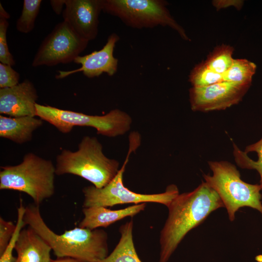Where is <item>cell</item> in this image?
Instances as JSON below:
<instances>
[{"mask_svg":"<svg viewBox=\"0 0 262 262\" xmlns=\"http://www.w3.org/2000/svg\"><path fill=\"white\" fill-rule=\"evenodd\" d=\"M50 1L53 11L57 14H60L63 6L65 5V0H53Z\"/></svg>","mask_w":262,"mask_h":262,"instance_id":"obj_28","label":"cell"},{"mask_svg":"<svg viewBox=\"0 0 262 262\" xmlns=\"http://www.w3.org/2000/svg\"><path fill=\"white\" fill-rule=\"evenodd\" d=\"M101 11L102 0H65L62 15L64 21L89 41L97 36Z\"/></svg>","mask_w":262,"mask_h":262,"instance_id":"obj_11","label":"cell"},{"mask_svg":"<svg viewBox=\"0 0 262 262\" xmlns=\"http://www.w3.org/2000/svg\"><path fill=\"white\" fill-rule=\"evenodd\" d=\"M38 98L33 84L27 79L14 86L0 88V114L10 117H35Z\"/></svg>","mask_w":262,"mask_h":262,"instance_id":"obj_13","label":"cell"},{"mask_svg":"<svg viewBox=\"0 0 262 262\" xmlns=\"http://www.w3.org/2000/svg\"><path fill=\"white\" fill-rule=\"evenodd\" d=\"M88 42L67 23L63 21L57 24L43 41L34 56L32 66H53L74 62L86 49Z\"/></svg>","mask_w":262,"mask_h":262,"instance_id":"obj_9","label":"cell"},{"mask_svg":"<svg viewBox=\"0 0 262 262\" xmlns=\"http://www.w3.org/2000/svg\"><path fill=\"white\" fill-rule=\"evenodd\" d=\"M249 87L226 81L189 89L191 108L194 112L225 110L239 103Z\"/></svg>","mask_w":262,"mask_h":262,"instance_id":"obj_10","label":"cell"},{"mask_svg":"<svg viewBox=\"0 0 262 262\" xmlns=\"http://www.w3.org/2000/svg\"><path fill=\"white\" fill-rule=\"evenodd\" d=\"M213 175L204 174L206 182L219 195L230 221L239 208L249 207L262 214V188L243 181L236 166L227 161H209Z\"/></svg>","mask_w":262,"mask_h":262,"instance_id":"obj_6","label":"cell"},{"mask_svg":"<svg viewBox=\"0 0 262 262\" xmlns=\"http://www.w3.org/2000/svg\"><path fill=\"white\" fill-rule=\"evenodd\" d=\"M9 18L10 15L0 3V61L2 64L13 66L15 65V61L9 50L6 37Z\"/></svg>","mask_w":262,"mask_h":262,"instance_id":"obj_23","label":"cell"},{"mask_svg":"<svg viewBox=\"0 0 262 262\" xmlns=\"http://www.w3.org/2000/svg\"><path fill=\"white\" fill-rule=\"evenodd\" d=\"M16 228L12 221H6L0 217V255L6 249Z\"/></svg>","mask_w":262,"mask_h":262,"instance_id":"obj_25","label":"cell"},{"mask_svg":"<svg viewBox=\"0 0 262 262\" xmlns=\"http://www.w3.org/2000/svg\"><path fill=\"white\" fill-rule=\"evenodd\" d=\"M50 262H83L70 257L57 258L56 260H51Z\"/></svg>","mask_w":262,"mask_h":262,"instance_id":"obj_29","label":"cell"},{"mask_svg":"<svg viewBox=\"0 0 262 262\" xmlns=\"http://www.w3.org/2000/svg\"><path fill=\"white\" fill-rule=\"evenodd\" d=\"M256 69V65L248 60L234 59L230 67L223 75V81L250 87Z\"/></svg>","mask_w":262,"mask_h":262,"instance_id":"obj_19","label":"cell"},{"mask_svg":"<svg viewBox=\"0 0 262 262\" xmlns=\"http://www.w3.org/2000/svg\"><path fill=\"white\" fill-rule=\"evenodd\" d=\"M133 221L125 223L119 228L121 237L112 252L104 259L97 262H142L133 243Z\"/></svg>","mask_w":262,"mask_h":262,"instance_id":"obj_17","label":"cell"},{"mask_svg":"<svg viewBox=\"0 0 262 262\" xmlns=\"http://www.w3.org/2000/svg\"><path fill=\"white\" fill-rule=\"evenodd\" d=\"M212 3L217 11L230 7H234L239 10L243 7L244 2L242 0H214Z\"/></svg>","mask_w":262,"mask_h":262,"instance_id":"obj_27","label":"cell"},{"mask_svg":"<svg viewBox=\"0 0 262 262\" xmlns=\"http://www.w3.org/2000/svg\"><path fill=\"white\" fill-rule=\"evenodd\" d=\"M223 81V75L213 71L204 62L196 65L189 75V81L193 87H206Z\"/></svg>","mask_w":262,"mask_h":262,"instance_id":"obj_21","label":"cell"},{"mask_svg":"<svg viewBox=\"0 0 262 262\" xmlns=\"http://www.w3.org/2000/svg\"><path fill=\"white\" fill-rule=\"evenodd\" d=\"M36 116L54 126L59 131L70 132L75 126L95 129L98 134L115 137L125 134L131 128L132 118L118 109L102 115H89L36 104Z\"/></svg>","mask_w":262,"mask_h":262,"instance_id":"obj_7","label":"cell"},{"mask_svg":"<svg viewBox=\"0 0 262 262\" xmlns=\"http://www.w3.org/2000/svg\"><path fill=\"white\" fill-rule=\"evenodd\" d=\"M146 206V203H142L117 210H112L103 206L83 208L84 217L79 223V227L91 230L100 227L106 228L126 217H132L138 214Z\"/></svg>","mask_w":262,"mask_h":262,"instance_id":"obj_15","label":"cell"},{"mask_svg":"<svg viewBox=\"0 0 262 262\" xmlns=\"http://www.w3.org/2000/svg\"><path fill=\"white\" fill-rule=\"evenodd\" d=\"M24 226L28 225L43 238L57 258L70 257L83 262H97L108 255L107 233L102 229L75 227L61 234L53 231L46 224L39 206L25 207Z\"/></svg>","mask_w":262,"mask_h":262,"instance_id":"obj_2","label":"cell"},{"mask_svg":"<svg viewBox=\"0 0 262 262\" xmlns=\"http://www.w3.org/2000/svg\"><path fill=\"white\" fill-rule=\"evenodd\" d=\"M233 155L236 163L242 168L255 169L260 175L262 188V137L257 142L247 146L245 151L233 144Z\"/></svg>","mask_w":262,"mask_h":262,"instance_id":"obj_18","label":"cell"},{"mask_svg":"<svg viewBox=\"0 0 262 262\" xmlns=\"http://www.w3.org/2000/svg\"><path fill=\"white\" fill-rule=\"evenodd\" d=\"M43 125V120L33 116L0 115V137L22 144L30 141L33 131Z\"/></svg>","mask_w":262,"mask_h":262,"instance_id":"obj_16","label":"cell"},{"mask_svg":"<svg viewBox=\"0 0 262 262\" xmlns=\"http://www.w3.org/2000/svg\"><path fill=\"white\" fill-rule=\"evenodd\" d=\"M24 227L23 222L22 219H18L16 223V228L15 232L11 239L8 246L4 252L0 255V262H12L14 257L13 251L15 248L16 243L18 238L20 232Z\"/></svg>","mask_w":262,"mask_h":262,"instance_id":"obj_26","label":"cell"},{"mask_svg":"<svg viewBox=\"0 0 262 262\" xmlns=\"http://www.w3.org/2000/svg\"><path fill=\"white\" fill-rule=\"evenodd\" d=\"M12 262H50L51 247L34 229H22L16 243Z\"/></svg>","mask_w":262,"mask_h":262,"instance_id":"obj_14","label":"cell"},{"mask_svg":"<svg viewBox=\"0 0 262 262\" xmlns=\"http://www.w3.org/2000/svg\"><path fill=\"white\" fill-rule=\"evenodd\" d=\"M0 169V190L25 193L38 206L54 194L55 166L50 160L29 152L20 164Z\"/></svg>","mask_w":262,"mask_h":262,"instance_id":"obj_4","label":"cell"},{"mask_svg":"<svg viewBox=\"0 0 262 262\" xmlns=\"http://www.w3.org/2000/svg\"><path fill=\"white\" fill-rule=\"evenodd\" d=\"M222 207L219 195L205 181L176 196L167 207L168 217L160 233L159 262H167L187 233Z\"/></svg>","mask_w":262,"mask_h":262,"instance_id":"obj_1","label":"cell"},{"mask_svg":"<svg viewBox=\"0 0 262 262\" xmlns=\"http://www.w3.org/2000/svg\"><path fill=\"white\" fill-rule=\"evenodd\" d=\"M119 39L117 34L112 33L101 49L83 56H78L75 58L74 62L80 64L81 67L69 71H59L56 78L63 79L79 72H82L89 78L98 77L103 73L109 76H113L118 68V60L114 57V51Z\"/></svg>","mask_w":262,"mask_h":262,"instance_id":"obj_12","label":"cell"},{"mask_svg":"<svg viewBox=\"0 0 262 262\" xmlns=\"http://www.w3.org/2000/svg\"><path fill=\"white\" fill-rule=\"evenodd\" d=\"M55 174L81 177L97 188L110 183L119 170V163L107 157L101 144L95 137L84 136L76 151L64 149L57 156Z\"/></svg>","mask_w":262,"mask_h":262,"instance_id":"obj_3","label":"cell"},{"mask_svg":"<svg viewBox=\"0 0 262 262\" xmlns=\"http://www.w3.org/2000/svg\"><path fill=\"white\" fill-rule=\"evenodd\" d=\"M41 3V0H24L21 14L16 24L18 32L27 33L33 29Z\"/></svg>","mask_w":262,"mask_h":262,"instance_id":"obj_22","label":"cell"},{"mask_svg":"<svg viewBox=\"0 0 262 262\" xmlns=\"http://www.w3.org/2000/svg\"><path fill=\"white\" fill-rule=\"evenodd\" d=\"M140 135L136 132L130 134L129 150L124 164L110 183L100 189L93 185L83 188V208L96 206L107 207L117 204H137L146 202L162 204L167 207L172 200L179 194L178 188L175 184L168 185L163 193L153 194L135 193L125 187L123 174L131 154L137 149L140 144Z\"/></svg>","mask_w":262,"mask_h":262,"instance_id":"obj_5","label":"cell"},{"mask_svg":"<svg viewBox=\"0 0 262 262\" xmlns=\"http://www.w3.org/2000/svg\"><path fill=\"white\" fill-rule=\"evenodd\" d=\"M19 73L12 66L0 63V88L11 87L19 83Z\"/></svg>","mask_w":262,"mask_h":262,"instance_id":"obj_24","label":"cell"},{"mask_svg":"<svg viewBox=\"0 0 262 262\" xmlns=\"http://www.w3.org/2000/svg\"><path fill=\"white\" fill-rule=\"evenodd\" d=\"M102 11L118 17L127 26L136 29L167 26L184 40L190 39L184 28L170 14L163 0H102Z\"/></svg>","mask_w":262,"mask_h":262,"instance_id":"obj_8","label":"cell"},{"mask_svg":"<svg viewBox=\"0 0 262 262\" xmlns=\"http://www.w3.org/2000/svg\"><path fill=\"white\" fill-rule=\"evenodd\" d=\"M233 51V47L229 45H218L209 53L204 63L213 71L223 75L232 64Z\"/></svg>","mask_w":262,"mask_h":262,"instance_id":"obj_20","label":"cell"}]
</instances>
